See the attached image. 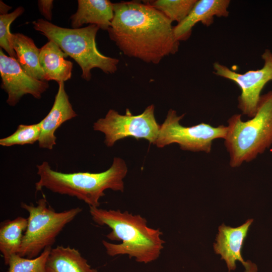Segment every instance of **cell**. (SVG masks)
Returning <instances> with one entry per match:
<instances>
[{
  "label": "cell",
  "instance_id": "cell-16",
  "mask_svg": "<svg viewBox=\"0 0 272 272\" xmlns=\"http://www.w3.org/2000/svg\"><path fill=\"white\" fill-rule=\"evenodd\" d=\"M46 272H99L92 268L79 251L69 246L52 248L46 263Z\"/></svg>",
  "mask_w": 272,
  "mask_h": 272
},
{
  "label": "cell",
  "instance_id": "cell-12",
  "mask_svg": "<svg viewBox=\"0 0 272 272\" xmlns=\"http://www.w3.org/2000/svg\"><path fill=\"white\" fill-rule=\"evenodd\" d=\"M77 116L65 91L64 82L58 83V89L48 114L39 122L41 133L38 140L40 148L52 149L56 145V130L64 122Z\"/></svg>",
  "mask_w": 272,
  "mask_h": 272
},
{
  "label": "cell",
  "instance_id": "cell-18",
  "mask_svg": "<svg viewBox=\"0 0 272 272\" xmlns=\"http://www.w3.org/2000/svg\"><path fill=\"white\" fill-rule=\"evenodd\" d=\"M27 225L28 219L22 217L1 223L0 251L6 265H8L12 255L19 254Z\"/></svg>",
  "mask_w": 272,
  "mask_h": 272
},
{
  "label": "cell",
  "instance_id": "cell-9",
  "mask_svg": "<svg viewBox=\"0 0 272 272\" xmlns=\"http://www.w3.org/2000/svg\"><path fill=\"white\" fill-rule=\"evenodd\" d=\"M261 58L264 61L261 69L244 74L236 73L218 62L213 64L215 75L234 82L240 88L238 107L243 114L250 118L256 113L262 90L272 81V52L265 49Z\"/></svg>",
  "mask_w": 272,
  "mask_h": 272
},
{
  "label": "cell",
  "instance_id": "cell-20",
  "mask_svg": "<svg viewBox=\"0 0 272 272\" xmlns=\"http://www.w3.org/2000/svg\"><path fill=\"white\" fill-rule=\"evenodd\" d=\"M51 249V247L45 248L38 256L33 258L19 254L12 255L6 272H46V261Z\"/></svg>",
  "mask_w": 272,
  "mask_h": 272
},
{
  "label": "cell",
  "instance_id": "cell-23",
  "mask_svg": "<svg viewBox=\"0 0 272 272\" xmlns=\"http://www.w3.org/2000/svg\"><path fill=\"white\" fill-rule=\"evenodd\" d=\"M52 0H39L38 6L41 14L45 18V20L51 21L52 20V10L53 8Z\"/></svg>",
  "mask_w": 272,
  "mask_h": 272
},
{
  "label": "cell",
  "instance_id": "cell-7",
  "mask_svg": "<svg viewBox=\"0 0 272 272\" xmlns=\"http://www.w3.org/2000/svg\"><path fill=\"white\" fill-rule=\"evenodd\" d=\"M184 116V114L178 115L173 109L169 110L165 121L160 125L155 144L157 147L163 148L176 143L183 150L209 153L214 140L225 139L227 126L220 125L214 127L202 122L191 126H184L180 123Z\"/></svg>",
  "mask_w": 272,
  "mask_h": 272
},
{
  "label": "cell",
  "instance_id": "cell-15",
  "mask_svg": "<svg viewBox=\"0 0 272 272\" xmlns=\"http://www.w3.org/2000/svg\"><path fill=\"white\" fill-rule=\"evenodd\" d=\"M67 56L52 41H49L40 48L39 62L45 74V81L53 80L58 84L71 78L73 64L66 59Z\"/></svg>",
  "mask_w": 272,
  "mask_h": 272
},
{
  "label": "cell",
  "instance_id": "cell-17",
  "mask_svg": "<svg viewBox=\"0 0 272 272\" xmlns=\"http://www.w3.org/2000/svg\"><path fill=\"white\" fill-rule=\"evenodd\" d=\"M12 47L17 55L16 60L29 76L36 80L45 81V74L39 62L40 49L30 37L20 33H12Z\"/></svg>",
  "mask_w": 272,
  "mask_h": 272
},
{
  "label": "cell",
  "instance_id": "cell-13",
  "mask_svg": "<svg viewBox=\"0 0 272 272\" xmlns=\"http://www.w3.org/2000/svg\"><path fill=\"white\" fill-rule=\"evenodd\" d=\"M229 0H197L188 16L174 26L176 39L184 41L191 35L192 28L198 22L209 27L214 23V17H227Z\"/></svg>",
  "mask_w": 272,
  "mask_h": 272
},
{
  "label": "cell",
  "instance_id": "cell-5",
  "mask_svg": "<svg viewBox=\"0 0 272 272\" xmlns=\"http://www.w3.org/2000/svg\"><path fill=\"white\" fill-rule=\"evenodd\" d=\"M32 24L35 30L56 43L76 61L82 70L81 77L86 81L91 79V70L94 68L100 69L106 74H114L117 70L119 59L103 54L97 48L96 37L100 28L96 25L66 28L43 19Z\"/></svg>",
  "mask_w": 272,
  "mask_h": 272
},
{
  "label": "cell",
  "instance_id": "cell-24",
  "mask_svg": "<svg viewBox=\"0 0 272 272\" xmlns=\"http://www.w3.org/2000/svg\"><path fill=\"white\" fill-rule=\"evenodd\" d=\"M12 9V7L5 4L3 1L0 2V13L1 15L8 14V11Z\"/></svg>",
  "mask_w": 272,
  "mask_h": 272
},
{
  "label": "cell",
  "instance_id": "cell-22",
  "mask_svg": "<svg viewBox=\"0 0 272 272\" xmlns=\"http://www.w3.org/2000/svg\"><path fill=\"white\" fill-rule=\"evenodd\" d=\"M24 12V8L19 7L11 13L0 15L1 48L4 49L9 55V56L15 59L17 58V55L11 43L12 33L10 32V26L13 22L22 15Z\"/></svg>",
  "mask_w": 272,
  "mask_h": 272
},
{
  "label": "cell",
  "instance_id": "cell-6",
  "mask_svg": "<svg viewBox=\"0 0 272 272\" xmlns=\"http://www.w3.org/2000/svg\"><path fill=\"white\" fill-rule=\"evenodd\" d=\"M21 207L28 212L29 217L18 254L28 258H35L51 247L64 227L82 211L77 207L56 212L45 197L39 199L36 206L21 202Z\"/></svg>",
  "mask_w": 272,
  "mask_h": 272
},
{
  "label": "cell",
  "instance_id": "cell-11",
  "mask_svg": "<svg viewBox=\"0 0 272 272\" xmlns=\"http://www.w3.org/2000/svg\"><path fill=\"white\" fill-rule=\"evenodd\" d=\"M253 219L247 221L237 228H232L223 224L219 227L216 243L214 248L217 254L226 262L229 271L236 268V261L241 262L245 268V272H257L256 265L251 261H245L241 255V248Z\"/></svg>",
  "mask_w": 272,
  "mask_h": 272
},
{
  "label": "cell",
  "instance_id": "cell-1",
  "mask_svg": "<svg viewBox=\"0 0 272 272\" xmlns=\"http://www.w3.org/2000/svg\"><path fill=\"white\" fill-rule=\"evenodd\" d=\"M114 17L109 36L126 56L154 64L175 54L179 41L172 22L146 3H114Z\"/></svg>",
  "mask_w": 272,
  "mask_h": 272
},
{
  "label": "cell",
  "instance_id": "cell-14",
  "mask_svg": "<svg viewBox=\"0 0 272 272\" xmlns=\"http://www.w3.org/2000/svg\"><path fill=\"white\" fill-rule=\"evenodd\" d=\"M113 5L108 0L78 1L77 12L70 17L72 28H80L90 24L107 31L114 17Z\"/></svg>",
  "mask_w": 272,
  "mask_h": 272
},
{
  "label": "cell",
  "instance_id": "cell-19",
  "mask_svg": "<svg viewBox=\"0 0 272 272\" xmlns=\"http://www.w3.org/2000/svg\"><path fill=\"white\" fill-rule=\"evenodd\" d=\"M197 0H154L145 3L159 11L172 22L177 24L189 14Z\"/></svg>",
  "mask_w": 272,
  "mask_h": 272
},
{
  "label": "cell",
  "instance_id": "cell-2",
  "mask_svg": "<svg viewBox=\"0 0 272 272\" xmlns=\"http://www.w3.org/2000/svg\"><path fill=\"white\" fill-rule=\"evenodd\" d=\"M93 221L100 226L106 225L111 231L106 237L111 241H122L114 244L105 240L102 244L111 256L128 255L137 262L147 263L156 260L164 248L165 241L159 229L148 226L147 221L140 215H132L119 210H105L89 207Z\"/></svg>",
  "mask_w": 272,
  "mask_h": 272
},
{
  "label": "cell",
  "instance_id": "cell-10",
  "mask_svg": "<svg viewBox=\"0 0 272 272\" xmlns=\"http://www.w3.org/2000/svg\"><path fill=\"white\" fill-rule=\"evenodd\" d=\"M1 88L8 94L7 103L15 106L25 95L30 94L39 99L49 88L48 83L36 80L27 75L16 59L6 55L0 51Z\"/></svg>",
  "mask_w": 272,
  "mask_h": 272
},
{
  "label": "cell",
  "instance_id": "cell-21",
  "mask_svg": "<svg viewBox=\"0 0 272 272\" xmlns=\"http://www.w3.org/2000/svg\"><path fill=\"white\" fill-rule=\"evenodd\" d=\"M40 133L39 122L30 125L20 124L13 134L0 140V145L4 147H10L33 144L38 141Z\"/></svg>",
  "mask_w": 272,
  "mask_h": 272
},
{
  "label": "cell",
  "instance_id": "cell-4",
  "mask_svg": "<svg viewBox=\"0 0 272 272\" xmlns=\"http://www.w3.org/2000/svg\"><path fill=\"white\" fill-rule=\"evenodd\" d=\"M224 144L233 168L254 160L272 145V91L261 96L256 113L243 121L241 114L228 120Z\"/></svg>",
  "mask_w": 272,
  "mask_h": 272
},
{
  "label": "cell",
  "instance_id": "cell-3",
  "mask_svg": "<svg viewBox=\"0 0 272 272\" xmlns=\"http://www.w3.org/2000/svg\"><path fill=\"white\" fill-rule=\"evenodd\" d=\"M36 167L40 177L35 183L36 191L46 188L54 193L76 197L94 207H99L105 190L123 191V179L127 173L125 161L119 157H115L111 167L100 173H62L52 170L46 161Z\"/></svg>",
  "mask_w": 272,
  "mask_h": 272
},
{
  "label": "cell",
  "instance_id": "cell-8",
  "mask_svg": "<svg viewBox=\"0 0 272 272\" xmlns=\"http://www.w3.org/2000/svg\"><path fill=\"white\" fill-rule=\"evenodd\" d=\"M155 106L151 104L142 113L134 115L126 109L125 115H121L113 109H110L104 118L98 119L93 124L94 130L105 134L104 143L112 147L118 140L126 137L137 140L144 139L154 144L157 139L160 125L154 115Z\"/></svg>",
  "mask_w": 272,
  "mask_h": 272
}]
</instances>
